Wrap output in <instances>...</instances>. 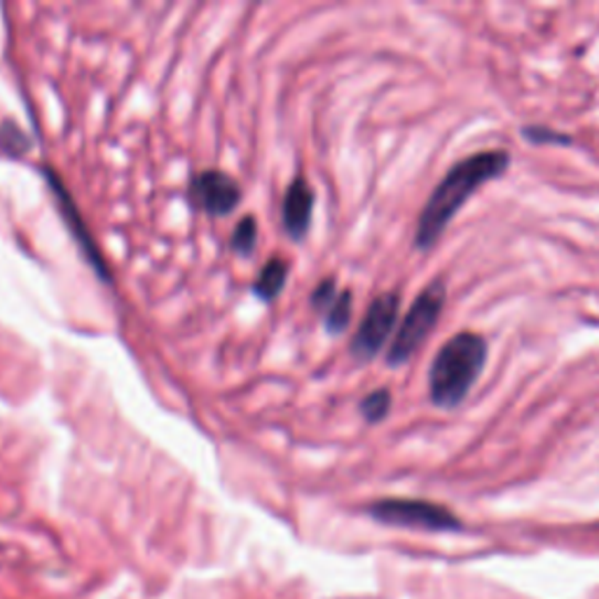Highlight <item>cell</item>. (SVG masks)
<instances>
[{"label":"cell","mask_w":599,"mask_h":599,"mask_svg":"<svg viewBox=\"0 0 599 599\" xmlns=\"http://www.w3.org/2000/svg\"><path fill=\"white\" fill-rule=\"evenodd\" d=\"M371 515L384 525L427 530V532H450L461 530L457 515L431 501L419 499H382L371 506Z\"/></svg>","instance_id":"cell-4"},{"label":"cell","mask_w":599,"mask_h":599,"mask_svg":"<svg viewBox=\"0 0 599 599\" xmlns=\"http://www.w3.org/2000/svg\"><path fill=\"white\" fill-rule=\"evenodd\" d=\"M286 277H288V265L286 260L281 258H275L269 260L263 272L258 275V281H256V296H260L263 300H275L286 286Z\"/></svg>","instance_id":"cell-9"},{"label":"cell","mask_w":599,"mask_h":599,"mask_svg":"<svg viewBox=\"0 0 599 599\" xmlns=\"http://www.w3.org/2000/svg\"><path fill=\"white\" fill-rule=\"evenodd\" d=\"M350 321H352V293L344 291V293H338L335 302L325 309L328 333H333V335L344 333Z\"/></svg>","instance_id":"cell-10"},{"label":"cell","mask_w":599,"mask_h":599,"mask_svg":"<svg viewBox=\"0 0 599 599\" xmlns=\"http://www.w3.org/2000/svg\"><path fill=\"white\" fill-rule=\"evenodd\" d=\"M389 408H392V394L386 389H377L361 400V413L368 421H382L386 415H389Z\"/></svg>","instance_id":"cell-12"},{"label":"cell","mask_w":599,"mask_h":599,"mask_svg":"<svg viewBox=\"0 0 599 599\" xmlns=\"http://www.w3.org/2000/svg\"><path fill=\"white\" fill-rule=\"evenodd\" d=\"M398 307L400 300L396 293H384L373 300V304L365 312L359 331L352 340V354L359 361H371L377 356V352L384 346V342L389 340L396 319H398Z\"/></svg>","instance_id":"cell-5"},{"label":"cell","mask_w":599,"mask_h":599,"mask_svg":"<svg viewBox=\"0 0 599 599\" xmlns=\"http://www.w3.org/2000/svg\"><path fill=\"white\" fill-rule=\"evenodd\" d=\"M488 361V344L475 333H459L440 346L429 371V392L438 408H457L469 396Z\"/></svg>","instance_id":"cell-2"},{"label":"cell","mask_w":599,"mask_h":599,"mask_svg":"<svg viewBox=\"0 0 599 599\" xmlns=\"http://www.w3.org/2000/svg\"><path fill=\"white\" fill-rule=\"evenodd\" d=\"M45 177H47V181H50V185H52L54 200H56V204H60L62 214H64V218H66V223H68V227H71V232H73V237H75L77 242H81V246H83V250H85V256L89 258V265H94V267H96V272H99L101 277L110 279L108 272H106V265H104V260H101V254H99V250H96L94 239L89 237L87 227L83 225V218H81V214H77V208H75L71 195L66 192V188H64L60 181H56V177H54L52 171H45Z\"/></svg>","instance_id":"cell-8"},{"label":"cell","mask_w":599,"mask_h":599,"mask_svg":"<svg viewBox=\"0 0 599 599\" xmlns=\"http://www.w3.org/2000/svg\"><path fill=\"white\" fill-rule=\"evenodd\" d=\"M335 298H338L335 281H333V279H325V281L317 288V291H314L312 304H314L317 309H323V312H325V309L335 302Z\"/></svg>","instance_id":"cell-15"},{"label":"cell","mask_w":599,"mask_h":599,"mask_svg":"<svg viewBox=\"0 0 599 599\" xmlns=\"http://www.w3.org/2000/svg\"><path fill=\"white\" fill-rule=\"evenodd\" d=\"M523 137H527L532 143H571L569 137L559 131H553L548 127H525Z\"/></svg>","instance_id":"cell-14"},{"label":"cell","mask_w":599,"mask_h":599,"mask_svg":"<svg viewBox=\"0 0 599 599\" xmlns=\"http://www.w3.org/2000/svg\"><path fill=\"white\" fill-rule=\"evenodd\" d=\"M256 239H258V225L254 216H246L239 221L235 235H232V248L239 256H250L256 250Z\"/></svg>","instance_id":"cell-11"},{"label":"cell","mask_w":599,"mask_h":599,"mask_svg":"<svg viewBox=\"0 0 599 599\" xmlns=\"http://www.w3.org/2000/svg\"><path fill=\"white\" fill-rule=\"evenodd\" d=\"M31 141L26 139V133L19 129L14 122H3L0 127V148H3L12 158H19V154H24L29 150Z\"/></svg>","instance_id":"cell-13"},{"label":"cell","mask_w":599,"mask_h":599,"mask_svg":"<svg viewBox=\"0 0 599 599\" xmlns=\"http://www.w3.org/2000/svg\"><path fill=\"white\" fill-rule=\"evenodd\" d=\"M509 164L511 154L506 150H482L471 154L467 160L457 162L446 173V179L436 185L427 206L421 211L415 235L417 248L421 250L431 248L442 232H446L450 221L459 214L463 202H467L485 181L504 177Z\"/></svg>","instance_id":"cell-1"},{"label":"cell","mask_w":599,"mask_h":599,"mask_svg":"<svg viewBox=\"0 0 599 599\" xmlns=\"http://www.w3.org/2000/svg\"><path fill=\"white\" fill-rule=\"evenodd\" d=\"M442 304H446V286L436 281L429 288H424L415 304L410 307V312L405 314L392 342L389 356H386L389 365H403L405 361L413 359V354L434 331V325L442 312Z\"/></svg>","instance_id":"cell-3"},{"label":"cell","mask_w":599,"mask_h":599,"mask_svg":"<svg viewBox=\"0 0 599 599\" xmlns=\"http://www.w3.org/2000/svg\"><path fill=\"white\" fill-rule=\"evenodd\" d=\"M314 208V190L304 179H296L284 197V225L293 239H302L309 229Z\"/></svg>","instance_id":"cell-7"},{"label":"cell","mask_w":599,"mask_h":599,"mask_svg":"<svg viewBox=\"0 0 599 599\" xmlns=\"http://www.w3.org/2000/svg\"><path fill=\"white\" fill-rule=\"evenodd\" d=\"M190 200L211 216H227L242 202L237 181L218 169L197 173L190 185Z\"/></svg>","instance_id":"cell-6"}]
</instances>
